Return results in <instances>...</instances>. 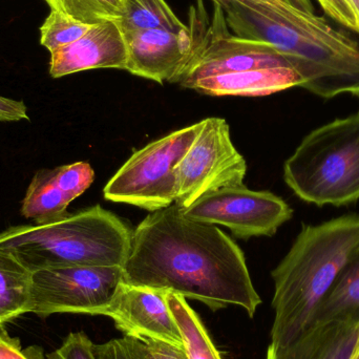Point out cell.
Here are the masks:
<instances>
[{"label": "cell", "instance_id": "1", "mask_svg": "<svg viewBox=\"0 0 359 359\" xmlns=\"http://www.w3.org/2000/svg\"><path fill=\"white\" fill-rule=\"evenodd\" d=\"M123 282L170 291L212 311L236 306L250 318L262 304L238 245L217 226L184 217L176 203L133 231Z\"/></svg>", "mask_w": 359, "mask_h": 359}, {"label": "cell", "instance_id": "2", "mask_svg": "<svg viewBox=\"0 0 359 359\" xmlns=\"http://www.w3.org/2000/svg\"><path fill=\"white\" fill-rule=\"evenodd\" d=\"M358 248V215L304 225L271 273L274 320L270 345H289L311 326L318 306Z\"/></svg>", "mask_w": 359, "mask_h": 359}, {"label": "cell", "instance_id": "3", "mask_svg": "<svg viewBox=\"0 0 359 359\" xmlns=\"http://www.w3.org/2000/svg\"><path fill=\"white\" fill-rule=\"evenodd\" d=\"M244 11L251 25L228 18L229 25L241 37L273 43L303 78L302 88L324 99L344 94L359 98V42L349 34L294 6L273 20Z\"/></svg>", "mask_w": 359, "mask_h": 359}, {"label": "cell", "instance_id": "4", "mask_svg": "<svg viewBox=\"0 0 359 359\" xmlns=\"http://www.w3.org/2000/svg\"><path fill=\"white\" fill-rule=\"evenodd\" d=\"M132 238L121 219L96 205L52 221L6 228L0 232V246L32 272L57 266L123 267Z\"/></svg>", "mask_w": 359, "mask_h": 359}, {"label": "cell", "instance_id": "5", "mask_svg": "<svg viewBox=\"0 0 359 359\" xmlns=\"http://www.w3.org/2000/svg\"><path fill=\"white\" fill-rule=\"evenodd\" d=\"M284 179L301 200L318 206L359 200V111L307 135L285 162Z\"/></svg>", "mask_w": 359, "mask_h": 359}, {"label": "cell", "instance_id": "6", "mask_svg": "<svg viewBox=\"0 0 359 359\" xmlns=\"http://www.w3.org/2000/svg\"><path fill=\"white\" fill-rule=\"evenodd\" d=\"M201 122L135 151L103 189L107 201L157 211L177 198V168L200 132Z\"/></svg>", "mask_w": 359, "mask_h": 359}, {"label": "cell", "instance_id": "7", "mask_svg": "<svg viewBox=\"0 0 359 359\" xmlns=\"http://www.w3.org/2000/svg\"><path fill=\"white\" fill-rule=\"evenodd\" d=\"M123 282L119 266H57L33 271L31 313L102 316Z\"/></svg>", "mask_w": 359, "mask_h": 359}, {"label": "cell", "instance_id": "8", "mask_svg": "<svg viewBox=\"0 0 359 359\" xmlns=\"http://www.w3.org/2000/svg\"><path fill=\"white\" fill-rule=\"evenodd\" d=\"M247 164L236 151L225 119L207 118L177 168L176 204L187 208L205 194L241 185Z\"/></svg>", "mask_w": 359, "mask_h": 359}, {"label": "cell", "instance_id": "9", "mask_svg": "<svg viewBox=\"0 0 359 359\" xmlns=\"http://www.w3.org/2000/svg\"><path fill=\"white\" fill-rule=\"evenodd\" d=\"M192 221L229 228L236 238L272 236L292 217L291 207L270 191H255L246 186H227L205 194L182 208Z\"/></svg>", "mask_w": 359, "mask_h": 359}, {"label": "cell", "instance_id": "10", "mask_svg": "<svg viewBox=\"0 0 359 359\" xmlns=\"http://www.w3.org/2000/svg\"><path fill=\"white\" fill-rule=\"evenodd\" d=\"M202 1L190 11L189 25L180 31L153 29L124 35L128 48L126 71L158 83H178L208 29Z\"/></svg>", "mask_w": 359, "mask_h": 359}, {"label": "cell", "instance_id": "11", "mask_svg": "<svg viewBox=\"0 0 359 359\" xmlns=\"http://www.w3.org/2000/svg\"><path fill=\"white\" fill-rule=\"evenodd\" d=\"M213 22L178 83L188 88L202 78L266 67H293L271 42L230 35L221 4L215 2ZM294 69V67H293Z\"/></svg>", "mask_w": 359, "mask_h": 359}, {"label": "cell", "instance_id": "12", "mask_svg": "<svg viewBox=\"0 0 359 359\" xmlns=\"http://www.w3.org/2000/svg\"><path fill=\"white\" fill-rule=\"evenodd\" d=\"M168 291L122 282L102 316L111 318L124 337L184 348L178 325L166 299Z\"/></svg>", "mask_w": 359, "mask_h": 359}, {"label": "cell", "instance_id": "13", "mask_svg": "<svg viewBox=\"0 0 359 359\" xmlns=\"http://www.w3.org/2000/svg\"><path fill=\"white\" fill-rule=\"evenodd\" d=\"M126 37L115 20L93 25L86 35L69 46L50 53V75L61 78L97 69L126 71Z\"/></svg>", "mask_w": 359, "mask_h": 359}, {"label": "cell", "instance_id": "14", "mask_svg": "<svg viewBox=\"0 0 359 359\" xmlns=\"http://www.w3.org/2000/svg\"><path fill=\"white\" fill-rule=\"evenodd\" d=\"M358 343L359 318L314 323L289 345H269L266 359H350Z\"/></svg>", "mask_w": 359, "mask_h": 359}, {"label": "cell", "instance_id": "15", "mask_svg": "<svg viewBox=\"0 0 359 359\" xmlns=\"http://www.w3.org/2000/svg\"><path fill=\"white\" fill-rule=\"evenodd\" d=\"M302 86L303 78L297 69L278 67L202 78L188 88L209 96L262 97Z\"/></svg>", "mask_w": 359, "mask_h": 359}, {"label": "cell", "instance_id": "16", "mask_svg": "<svg viewBox=\"0 0 359 359\" xmlns=\"http://www.w3.org/2000/svg\"><path fill=\"white\" fill-rule=\"evenodd\" d=\"M32 276L11 249L0 246V327L31 313Z\"/></svg>", "mask_w": 359, "mask_h": 359}, {"label": "cell", "instance_id": "17", "mask_svg": "<svg viewBox=\"0 0 359 359\" xmlns=\"http://www.w3.org/2000/svg\"><path fill=\"white\" fill-rule=\"evenodd\" d=\"M72 201L57 184L53 170H40L34 175L21 205V215L34 223L58 219L67 212Z\"/></svg>", "mask_w": 359, "mask_h": 359}, {"label": "cell", "instance_id": "18", "mask_svg": "<svg viewBox=\"0 0 359 359\" xmlns=\"http://www.w3.org/2000/svg\"><path fill=\"white\" fill-rule=\"evenodd\" d=\"M359 318V248L318 306L313 323Z\"/></svg>", "mask_w": 359, "mask_h": 359}, {"label": "cell", "instance_id": "19", "mask_svg": "<svg viewBox=\"0 0 359 359\" xmlns=\"http://www.w3.org/2000/svg\"><path fill=\"white\" fill-rule=\"evenodd\" d=\"M115 21L124 35L145 29L180 31L187 27L165 0H122Z\"/></svg>", "mask_w": 359, "mask_h": 359}, {"label": "cell", "instance_id": "20", "mask_svg": "<svg viewBox=\"0 0 359 359\" xmlns=\"http://www.w3.org/2000/svg\"><path fill=\"white\" fill-rule=\"evenodd\" d=\"M168 306L178 325L189 359H222L202 320L181 295L168 291Z\"/></svg>", "mask_w": 359, "mask_h": 359}, {"label": "cell", "instance_id": "21", "mask_svg": "<svg viewBox=\"0 0 359 359\" xmlns=\"http://www.w3.org/2000/svg\"><path fill=\"white\" fill-rule=\"evenodd\" d=\"M50 10L88 25L115 20L122 0H44Z\"/></svg>", "mask_w": 359, "mask_h": 359}, {"label": "cell", "instance_id": "22", "mask_svg": "<svg viewBox=\"0 0 359 359\" xmlns=\"http://www.w3.org/2000/svg\"><path fill=\"white\" fill-rule=\"evenodd\" d=\"M92 27L93 25L79 22L67 15L50 10L43 25L40 27V43L50 54L77 41Z\"/></svg>", "mask_w": 359, "mask_h": 359}, {"label": "cell", "instance_id": "23", "mask_svg": "<svg viewBox=\"0 0 359 359\" xmlns=\"http://www.w3.org/2000/svg\"><path fill=\"white\" fill-rule=\"evenodd\" d=\"M55 178L60 189L73 202L92 185L95 172L88 162H75L54 168Z\"/></svg>", "mask_w": 359, "mask_h": 359}, {"label": "cell", "instance_id": "24", "mask_svg": "<svg viewBox=\"0 0 359 359\" xmlns=\"http://www.w3.org/2000/svg\"><path fill=\"white\" fill-rule=\"evenodd\" d=\"M48 359H99L96 354V344L93 343L83 331L71 332L60 347L50 352Z\"/></svg>", "mask_w": 359, "mask_h": 359}, {"label": "cell", "instance_id": "25", "mask_svg": "<svg viewBox=\"0 0 359 359\" xmlns=\"http://www.w3.org/2000/svg\"><path fill=\"white\" fill-rule=\"evenodd\" d=\"M96 354L99 359H149L142 341L128 337L96 345Z\"/></svg>", "mask_w": 359, "mask_h": 359}, {"label": "cell", "instance_id": "26", "mask_svg": "<svg viewBox=\"0 0 359 359\" xmlns=\"http://www.w3.org/2000/svg\"><path fill=\"white\" fill-rule=\"evenodd\" d=\"M327 16L350 31L359 34V22L349 0H316Z\"/></svg>", "mask_w": 359, "mask_h": 359}, {"label": "cell", "instance_id": "27", "mask_svg": "<svg viewBox=\"0 0 359 359\" xmlns=\"http://www.w3.org/2000/svg\"><path fill=\"white\" fill-rule=\"evenodd\" d=\"M0 359H46L43 348L32 345L22 349L17 337H10L4 327H0Z\"/></svg>", "mask_w": 359, "mask_h": 359}, {"label": "cell", "instance_id": "28", "mask_svg": "<svg viewBox=\"0 0 359 359\" xmlns=\"http://www.w3.org/2000/svg\"><path fill=\"white\" fill-rule=\"evenodd\" d=\"M221 1V0H215ZM246 10L250 11L257 16L265 19H272L280 14L289 6L286 0H229Z\"/></svg>", "mask_w": 359, "mask_h": 359}, {"label": "cell", "instance_id": "29", "mask_svg": "<svg viewBox=\"0 0 359 359\" xmlns=\"http://www.w3.org/2000/svg\"><path fill=\"white\" fill-rule=\"evenodd\" d=\"M29 121L27 107L23 101L0 96V123Z\"/></svg>", "mask_w": 359, "mask_h": 359}, {"label": "cell", "instance_id": "30", "mask_svg": "<svg viewBox=\"0 0 359 359\" xmlns=\"http://www.w3.org/2000/svg\"><path fill=\"white\" fill-rule=\"evenodd\" d=\"M149 359H189L185 349L155 341H142Z\"/></svg>", "mask_w": 359, "mask_h": 359}, {"label": "cell", "instance_id": "31", "mask_svg": "<svg viewBox=\"0 0 359 359\" xmlns=\"http://www.w3.org/2000/svg\"><path fill=\"white\" fill-rule=\"evenodd\" d=\"M349 2L351 4L353 10L355 11L356 16H358L359 22V0H349Z\"/></svg>", "mask_w": 359, "mask_h": 359}, {"label": "cell", "instance_id": "32", "mask_svg": "<svg viewBox=\"0 0 359 359\" xmlns=\"http://www.w3.org/2000/svg\"><path fill=\"white\" fill-rule=\"evenodd\" d=\"M350 359H359V343L358 347H356L355 351L352 354L351 358Z\"/></svg>", "mask_w": 359, "mask_h": 359}]
</instances>
